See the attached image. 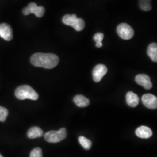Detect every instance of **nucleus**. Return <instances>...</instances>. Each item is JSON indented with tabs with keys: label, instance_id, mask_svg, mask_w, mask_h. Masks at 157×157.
Listing matches in <instances>:
<instances>
[{
	"label": "nucleus",
	"instance_id": "nucleus-6",
	"mask_svg": "<svg viewBox=\"0 0 157 157\" xmlns=\"http://www.w3.org/2000/svg\"><path fill=\"white\" fill-rule=\"evenodd\" d=\"M108 69L105 65L99 64L96 65L93 71V78L95 82H100L102 78L106 75Z\"/></svg>",
	"mask_w": 157,
	"mask_h": 157
},
{
	"label": "nucleus",
	"instance_id": "nucleus-21",
	"mask_svg": "<svg viewBox=\"0 0 157 157\" xmlns=\"http://www.w3.org/2000/svg\"><path fill=\"white\" fill-rule=\"evenodd\" d=\"M30 157H43V152L40 148H35L30 154Z\"/></svg>",
	"mask_w": 157,
	"mask_h": 157
},
{
	"label": "nucleus",
	"instance_id": "nucleus-18",
	"mask_svg": "<svg viewBox=\"0 0 157 157\" xmlns=\"http://www.w3.org/2000/svg\"><path fill=\"white\" fill-rule=\"evenodd\" d=\"M84 27H85V22L82 18H78L73 26V28L78 32H80L83 30Z\"/></svg>",
	"mask_w": 157,
	"mask_h": 157
},
{
	"label": "nucleus",
	"instance_id": "nucleus-13",
	"mask_svg": "<svg viewBox=\"0 0 157 157\" xmlns=\"http://www.w3.org/2000/svg\"><path fill=\"white\" fill-rule=\"evenodd\" d=\"M43 130L37 126H34L29 129L28 132V137L29 139H36L43 136Z\"/></svg>",
	"mask_w": 157,
	"mask_h": 157
},
{
	"label": "nucleus",
	"instance_id": "nucleus-12",
	"mask_svg": "<svg viewBox=\"0 0 157 157\" xmlns=\"http://www.w3.org/2000/svg\"><path fill=\"white\" fill-rule=\"evenodd\" d=\"M73 101L78 107H87L90 104L89 100L83 95H76L73 98Z\"/></svg>",
	"mask_w": 157,
	"mask_h": 157
},
{
	"label": "nucleus",
	"instance_id": "nucleus-16",
	"mask_svg": "<svg viewBox=\"0 0 157 157\" xmlns=\"http://www.w3.org/2000/svg\"><path fill=\"white\" fill-rule=\"evenodd\" d=\"M78 141L80 145L86 150H90L92 146L91 141L84 136H80L78 137Z\"/></svg>",
	"mask_w": 157,
	"mask_h": 157
},
{
	"label": "nucleus",
	"instance_id": "nucleus-1",
	"mask_svg": "<svg viewBox=\"0 0 157 157\" xmlns=\"http://www.w3.org/2000/svg\"><path fill=\"white\" fill-rule=\"evenodd\" d=\"M59 61L58 56L50 53L38 52L34 54L30 58V62L34 66L45 69H52L56 67L58 64Z\"/></svg>",
	"mask_w": 157,
	"mask_h": 157
},
{
	"label": "nucleus",
	"instance_id": "nucleus-8",
	"mask_svg": "<svg viewBox=\"0 0 157 157\" xmlns=\"http://www.w3.org/2000/svg\"><path fill=\"white\" fill-rule=\"evenodd\" d=\"M141 100L143 104L150 109H156L157 108V98L152 94H145L143 95Z\"/></svg>",
	"mask_w": 157,
	"mask_h": 157
},
{
	"label": "nucleus",
	"instance_id": "nucleus-17",
	"mask_svg": "<svg viewBox=\"0 0 157 157\" xmlns=\"http://www.w3.org/2000/svg\"><path fill=\"white\" fill-rule=\"evenodd\" d=\"M151 0H139V6L144 11H149L151 10Z\"/></svg>",
	"mask_w": 157,
	"mask_h": 157
},
{
	"label": "nucleus",
	"instance_id": "nucleus-9",
	"mask_svg": "<svg viewBox=\"0 0 157 157\" xmlns=\"http://www.w3.org/2000/svg\"><path fill=\"white\" fill-rule=\"evenodd\" d=\"M135 81L137 84L143 86L147 90L151 89L152 87L150 77L146 74L137 75L135 78Z\"/></svg>",
	"mask_w": 157,
	"mask_h": 157
},
{
	"label": "nucleus",
	"instance_id": "nucleus-20",
	"mask_svg": "<svg viewBox=\"0 0 157 157\" xmlns=\"http://www.w3.org/2000/svg\"><path fill=\"white\" fill-rule=\"evenodd\" d=\"M8 115V111L4 107H0V121L5 122Z\"/></svg>",
	"mask_w": 157,
	"mask_h": 157
},
{
	"label": "nucleus",
	"instance_id": "nucleus-3",
	"mask_svg": "<svg viewBox=\"0 0 157 157\" xmlns=\"http://www.w3.org/2000/svg\"><path fill=\"white\" fill-rule=\"evenodd\" d=\"M67 136V129L61 128L58 131L51 130L44 135L45 140L49 143H56L64 140Z\"/></svg>",
	"mask_w": 157,
	"mask_h": 157
},
{
	"label": "nucleus",
	"instance_id": "nucleus-22",
	"mask_svg": "<svg viewBox=\"0 0 157 157\" xmlns=\"http://www.w3.org/2000/svg\"><path fill=\"white\" fill-rule=\"evenodd\" d=\"M0 157H3L2 155H1V154H0Z\"/></svg>",
	"mask_w": 157,
	"mask_h": 157
},
{
	"label": "nucleus",
	"instance_id": "nucleus-14",
	"mask_svg": "<svg viewBox=\"0 0 157 157\" xmlns=\"http://www.w3.org/2000/svg\"><path fill=\"white\" fill-rule=\"evenodd\" d=\"M147 54L154 62H157V44L153 43L150 44L147 48Z\"/></svg>",
	"mask_w": 157,
	"mask_h": 157
},
{
	"label": "nucleus",
	"instance_id": "nucleus-2",
	"mask_svg": "<svg viewBox=\"0 0 157 157\" xmlns=\"http://www.w3.org/2000/svg\"><path fill=\"white\" fill-rule=\"evenodd\" d=\"M15 96L17 98L21 100L26 99L37 100L39 98L37 93L28 85H22L18 87L15 90Z\"/></svg>",
	"mask_w": 157,
	"mask_h": 157
},
{
	"label": "nucleus",
	"instance_id": "nucleus-5",
	"mask_svg": "<svg viewBox=\"0 0 157 157\" xmlns=\"http://www.w3.org/2000/svg\"><path fill=\"white\" fill-rule=\"evenodd\" d=\"M23 13L25 15H28L30 13H33L38 17H43L45 13V8L42 6H37L34 2H31L28 7L23 9Z\"/></svg>",
	"mask_w": 157,
	"mask_h": 157
},
{
	"label": "nucleus",
	"instance_id": "nucleus-19",
	"mask_svg": "<svg viewBox=\"0 0 157 157\" xmlns=\"http://www.w3.org/2000/svg\"><path fill=\"white\" fill-rule=\"evenodd\" d=\"M104 34L102 33H97L95 34L93 37V39L96 42V47L98 48H101L102 46V40L104 39Z\"/></svg>",
	"mask_w": 157,
	"mask_h": 157
},
{
	"label": "nucleus",
	"instance_id": "nucleus-15",
	"mask_svg": "<svg viewBox=\"0 0 157 157\" xmlns=\"http://www.w3.org/2000/svg\"><path fill=\"white\" fill-rule=\"evenodd\" d=\"M77 19H78V17L75 14H73V15L67 14L63 17L62 22L67 26L73 27Z\"/></svg>",
	"mask_w": 157,
	"mask_h": 157
},
{
	"label": "nucleus",
	"instance_id": "nucleus-4",
	"mask_svg": "<svg viewBox=\"0 0 157 157\" xmlns=\"http://www.w3.org/2000/svg\"><path fill=\"white\" fill-rule=\"evenodd\" d=\"M119 36L124 40L131 39L134 36V30L133 28L127 23H122L119 25L117 29Z\"/></svg>",
	"mask_w": 157,
	"mask_h": 157
},
{
	"label": "nucleus",
	"instance_id": "nucleus-11",
	"mask_svg": "<svg viewBox=\"0 0 157 157\" xmlns=\"http://www.w3.org/2000/svg\"><path fill=\"white\" fill-rule=\"evenodd\" d=\"M126 100L128 105L130 107H137L139 103V98L138 95L132 91H129L126 94Z\"/></svg>",
	"mask_w": 157,
	"mask_h": 157
},
{
	"label": "nucleus",
	"instance_id": "nucleus-10",
	"mask_svg": "<svg viewBox=\"0 0 157 157\" xmlns=\"http://www.w3.org/2000/svg\"><path fill=\"white\" fill-rule=\"evenodd\" d=\"M136 136L141 139H148L152 135V132L150 128L146 126H141L136 130Z\"/></svg>",
	"mask_w": 157,
	"mask_h": 157
},
{
	"label": "nucleus",
	"instance_id": "nucleus-7",
	"mask_svg": "<svg viewBox=\"0 0 157 157\" xmlns=\"http://www.w3.org/2000/svg\"><path fill=\"white\" fill-rule=\"evenodd\" d=\"M13 30L10 25L6 23L0 24V37L6 41H11L13 39Z\"/></svg>",
	"mask_w": 157,
	"mask_h": 157
}]
</instances>
